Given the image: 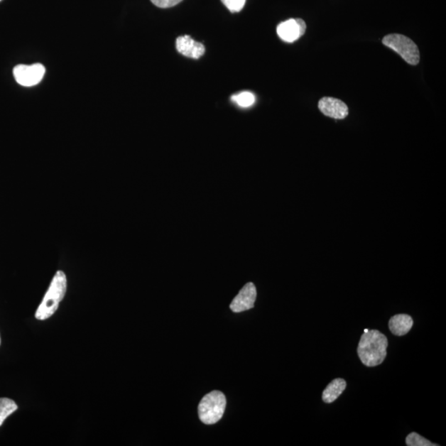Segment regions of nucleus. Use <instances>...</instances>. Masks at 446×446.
<instances>
[{
	"instance_id": "obj_5",
	"label": "nucleus",
	"mask_w": 446,
	"mask_h": 446,
	"mask_svg": "<svg viewBox=\"0 0 446 446\" xmlns=\"http://www.w3.org/2000/svg\"><path fill=\"white\" fill-rule=\"evenodd\" d=\"M45 69L42 64L31 65H18L13 68L15 80L24 87H32L38 85L44 77Z\"/></svg>"
},
{
	"instance_id": "obj_13",
	"label": "nucleus",
	"mask_w": 446,
	"mask_h": 446,
	"mask_svg": "<svg viewBox=\"0 0 446 446\" xmlns=\"http://www.w3.org/2000/svg\"><path fill=\"white\" fill-rule=\"evenodd\" d=\"M232 99L242 108L251 107L256 101L255 95L251 92H242L239 94L233 95Z\"/></svg>"
},
{
	"instance_id": "obj_17",
	"label": "nucleus",
	"mask_w": 446,
	"mask_h": 446,
	"mask_svg": "<svg viewBox=\"0 0 446 446\" xmlns=\"http://www.w3.org/2000/svg\"><path fill=\"white\" fill-rule=\"evenodd\" d=\"M368 331V329H366V330H364V332H367Z\"/></svg>"
},
{
	"instance_id": "obj_1",
	"label": "nucleus",
	"mask_w": 446,
	"mask_h": 446,
	"mask_svg": "<svg viewBox=\"0 0 446 446\" xmlns=\"http://www.w3.org/2000/svg\"><path fill=\"white\" fill-rule=\"evenodd\" d=\"M388 346V339L383 333L377 330L368 331L364 332L359 341L358 356L364 366H377L386 358Z\"/></svg>"
},
{
	"instance_id": "obj_10",
	"label": "nucleus",
	"mask_w": 446,
	"mask_h": 446,
	"mask_svg": "<svg viewBox=\"0 0 446 446\" xmlns=\"http://www.w3.org/2000/svg\"><path fill=\"white\" fill-rule=\"evenodd\" d=\"M413 325V318L407 314H398L395 315L388 322L390 331L395 336L403 337L407 334Z\"/></svg>"
},
{
	"instance_id": "obj_15",
	"label": "nucleus",
	"mask_w": 446,
	"mask_h": 446,
	"mask_svg": "<svg viewBox=\"0 0 446 446\" xmlns=\"http://www.w3.org/2000/svg\"><path fill=\"white\" fill-rule=\"evenodd\" d=\"M222 2L232 13H237L244 8L246 0H222Z\"/></svg>"
},
{
	"instance_id": "obj_4",
	"label": "nucleus",
	"mask_w": 446,
	"mask_h": 446,
	"mask_svg": "<svg viewBox=\"0 0 446 446\" xmlns=\"http://www.w3.org/2000/svg\"><path fill=\"white\" fill-rule=\"evenodd\" d=\"M383 44L400 55L409 65H417L419 63L420 53L417 44L404 35H387L383 39Z\"/></svg>"
},
{
	"instance_id": "obj_18",
	"label": "nucleus",
	"mask_w": 446,
	"mask_h": 446,
	"mask_svg": "<svg viewBox=\"0 0 446 446\" xmlns=\"http://www.w3.org/2000/svg\"><path fill=\"white\" fill-rule=\"evenodd\" d=\"M0 344H1V338H0Z\"/></svg>"
},
{
	"instance_id": "obj_9",
	"label": "nucleus",
	"mask_w": 446,
	"mask_h": 446,
	"mask_svg": "<svg viewBox=\"0 0 446 446\" xmlns=\"http://www.w3.org/2000/svg\"><path fill=\"white\" fill-rule=\"evenodd\" d=\"M176 48L185 57L192 59H199L205 53L204 44L195 42L187 35L176 39Z\"/></svg>"
},
{
	"instance_id": "obj_7",
	"label": "nucleus",
	"mask_w": 446,
	"mask_h": 446,
	"mask_svg": "<svg viewBox=\"0 0 446 446\" xmlns=\"http://www.w3.org/2000/svg\"><path fill=\"white\" fill-rule=\"evenodd\" d=\"M256 288L253 283H248L243 287L230 304L233 312H241L254 308L256 300Z\"/></svg>"
},
{
	"instance_id": "obj_8",
	"label": "nucleus",
	"mask_w": 446,
	"mask_h": 446,
	"mask_svg": "<svg viewBox=\"0 0 446 446\" xmlns=\"http://www.w3.org/2000/svg\"><path fill=\"white\" fill-rule=\"evenodd\" d=\"M318 108L324 115L334 119H346L349 114L347 105L343 101L332 97L321 99Z\"/></svg>"
},
{
	"instance_id": "obj_19",
	"label": "nucleus",
	"mask_w": 446,
	"mask_h": 446,
	"mask_svg": "<svg viewBox=\"0 0 446 446\" xmlns=\"http://www.w3.org/2000/svg\"><path fill=\"white\" fill-rule=\"evenodd\" d=\"M0 1H1V0H0Z\"/></svg>"
},
{
	"instance_id": "obj_3",
	"label": "nucleus",
	"mask_w": 446,
	"mask_h": 446,
	"mask_svg": "<svg viewBox=\"0 0 446 446\" xmlns=\"http://www.w3.org/2000/svg\"><path fill=\"white\" fill-rule=\"evenodd\" d=\"M227 405L225 395L212 391L202 398L199 405V415L202 423L212 425L219 423L224 414Z\"/></svg>"
},
{
	"instance_id": "obj_2",
	"label": "nucleus",
	"mask_w": 446,
	"mask_h": 446,
	"mask_svg": "<svg viewBox=\"0 0 446 446\" xmlns=\"http://www.w3.org/2000/svg\"><path fill=\"white\" fill-rule=\"evenodd\" d=\"M67 280L65 273L63 271H58L35 314L38 320H47L58 311L59 304L63 300L67 293Z\"/></svg>"
},
{
	"instance_id": "obj_16",
	"label": "nucleus",
	"mask_w": 446,
	"mask_h": 446,
	"mask_svg": "<svg viewBox=\"0 0 446 446\" xmlns=\"http://www.w3.org/2000/svg\"><path fill=\"white\" fill-rule=\"evenodd\" d=\"M151 1L156 5V7L168 9L175 6V5L183 1V0H151Z\"/></svg>"
},
{
	"instance_id": "obj_12",
	"label": "nucleus",
	"mask_w": 446,
	"mask_h": 446,
	"mask_svg": "<svg viewBox=\"0 0 446 446\" xmlns=\"http://www.w3.org/2000/svg\"><path fill=\"white\" fill-rule=\"evenodd\" d=\"M17 409V404L12 399L7 398H0V427L3 425L5 419L14 412H16Z\"/></svg>"
},
{
	"instance_id": "obj_11",
	"label": "nucleus",
	"mask_w": 446,
	"mask_h": 446,
	"mask_svg": "<svg viewBox=\"0 0 446 446\" xmlns=\"http://www.w3.org/2000/svg\"><path fill=\"white\" fill-rule=\"evenodd\" d=\"M347 388L346 380L343 379H334L322 393V400L326 403H332L338 398Z\"/></svg>"
},
{
	"instance_id": "obj_6",
	"label": "nucleus",
	"mask_w": 446,
	"mask_h": 446,
	"mask_svg": "<svg viewBox=\"0 0 446 446\" xmlns=\"http://www.w3.org/2000/svg\"><path fill=\"white\" fill-rule=\"evenodd\" d=\"M306 23L301 18L288 19L277 27V33L286 43H293L305 34Z\"/></svg>"
},
{
	"instance_id": "obj_14",
	"label": "nucleus",
	"mask_w": 446,
	"mask_h": 446,
	"mask_svg": "<svg viewBox=\"0 0 446 446\" xmlns=\"http://www.w3.org/2000/svg\"><path fill=\"white\" fill-rule=\"evenodd\" d=\"M406 444L408 446H435L438 445L433 444L428 440L422 437L418 433H413L408 435Z\"/></svg>"
}]
</instances>
